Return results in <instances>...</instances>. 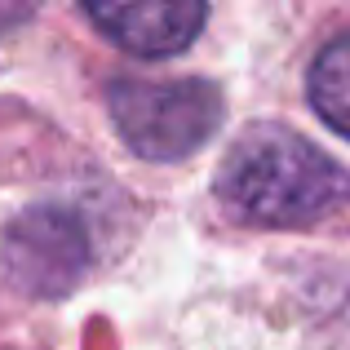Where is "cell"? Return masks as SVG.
Listing matches in <instances>:
<instances>
[{
	"label": "cell",
	"mask_w": 350,
	"mask_h": 350,
	"mask_svg": "<svg viewBox=\"0 0 350 350\" xmlns=\"http://www.w3.org/2000/svg\"><path fill=\"white\" fill-rule=\"evenodd\" d=\"M306 94L319 120L342 137H350V36H337L319 49L306 76Z\"/></svg>",
	"instance_id": "5b68a950"
},
{
	"label": "cell",
	"mask_w": 350,
	"mask_h": 350,
	"mask_svg": "<svg viewBox=\"0 0 350 350\" xmlns=\"http://www.w3.org/2000/svg\"><path fill=\"white\" fill-rule=\"evenodd\" d=\"M107 107L142 160H182L222 124V94L208 80H116Z\"/></svg>",
	"instance_id": "7a4b0ae2"
},
{
	"label": "cell",
	"mask_w": 350,
	"mask_h": 350,
	"mask_svg": "<svg viewBox=\"0 0 350 350\" xmlns=\"http://www.w3.org/2000/svg\"><path fill=\"white\" fill-rule=\"evenodd\" d=\"M85 18L137 58H169L200 36L208 9L196 0H137V5H85Z\"/></svg>",
	"instance_id": "277c9868"
},
{
	"label": "cell",
	"mask_w": 350,
	"mask_h": 350,
	"mask_svg": "<svg viewBox=\"0 0 350 350\" xmlns=\"http://www.w3.org/2000/svg\"><path fill=\"white\" fill-rule=\"evenodd\" d=\"M0 257H5L14 288H23L27 297H62L85 280L94 244L71 208L40 204L9 222Z\"/></svg>",
	"instance_id": "3957f363"
},
{
	"label": "cell",
	"mask_w": 350,
	"mask_h": 350,
	"mask_svg": "<svg viewBox=\"0 0 350 350\" xmlns=\"http://www.w3.org/2000/svg\"><path fill=\"white\" fill-rule=\"evenodd\" d=\"M350 196V173L293 129H253L217 169V200L253 226L324 222Z\"/></svg>",
	"instance_id": "6da1fadb"
}]
</instances>
